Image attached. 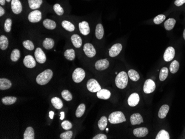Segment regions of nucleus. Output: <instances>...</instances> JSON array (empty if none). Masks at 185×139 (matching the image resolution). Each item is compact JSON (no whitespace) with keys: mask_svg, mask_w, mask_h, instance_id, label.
I'll return each instance as SVG.
<instances>
[{"mask_svg":"<svg viewBox=\"0 0 185 139\" xmlns=\"http://www.w3.org/2000/svg\"><path fill=\"white\" fill-rule=\"evenodd\" d=\"M96 95H97V97L99 99L107 100L108 99H109L111 96V93L107 89H101L99 91L97 92Z\"/></svg>","mask_w":185,"mask_h":139,"instance_id":"19","label":"nucleus"},{"mask_svg":"<svg viewBox=\"0 0 185 139\" xmlns=\"http://www.w3.org/2000/svg\"><path fill=\"white\" fill-rule=\"evenodd\" d=\"M35 58L39 63L43 64L46 61V55L41 48H37L35 52Z\"/></svg>","mask_w":185,"mask_h":139,"instance_id":"9","label":"nucleus"},{"mask_svg":"<svg viewBox=\"0 0 185 139\" xmlns=\"http://www.w3.org/2000/svg\"><path fill=\"white\" fill-rule=\"evenodd\" d=\"M166 18V16L164 15H159L155 17L154 19V22L156 24H159L163 22Z\"/></svg>","mask_w":185,"mask_h":139,"instance_id":"45","label":"nucleus"},{"mask_svg":"<svg viewBox=\"0 0 185 139\" xmlns=\"http://www.w3.org/2000/svg\"><path fill=\"white\" fill-rule=\"evenodd\" d=\"M24 139H35V132L33 129L32 127H28L26 129L23 134Z\"/></svg>","mask_w":185,"mask_h":139,"instance_id":"24","label":"nucleus"},{"mask_svg":"<svg viewBox=\"0 0 185 139\" xmlns=\"http://www.w3.org/2000/svg\"><path fill=\"white\" fill-rule=\"evenodd\" d=\"M17 101V98L15 97H6L2 98V103L6 105L13 104Z\"/></svg>","mask_w":185,"mask_h":139,"instance_id":"30","label":"nucleus"},{"mask_svg":"<svg viewBox=\"0 0 185 139\" xmlns=\"http://www.w3.org/2000/svg\"><path fill=\"white\" fill-rule=\"evenodd\" d=\"M53 77V72L50 70H45L39 74L36 78V81L39 85H46L50 81Z\"/></svg>","mask_w":185,"mask_h":139,"instance_id":"1","label":"nucleus"},{"mask_svg":"<svg viewBox=\"0 0 185 139\" xmlns=\"http://www.w3.org/2000/svg\"><path fill=\"white\" fill-rule=\"evenodd\" d=\"M109 62L108 59H100L95 63V67L98 70H107L109 67Z\"/></svg>","mask_w":185,"mask_h":139,"instance_id":"13","label":"nucleus"},{"mask_svg":"<svg viewBox=\"0 0 185 139\" xmlns=\"http://www.w3.org/2000/svg\"><path fill=\"white\" fill-rule=\"evenodd\" d=\"M128 83V76L126 72H121L118 74L115 78L116 87L119 89H123L127 87Z\"/></svg>","mask_w":185,"mask_h":139,"instance_id":"2","label":"nucleus"},{"mask_svg":"<svg viewBox=\"0 0 185 139\" xmlns=\"http://www.w3.org/2000/svg\"><path fill=\"white\" fill-rule=\"evenodd\" d=\"M11 9L12 12L16 15H18L22 11V5L19 0H12Z\"/></svg>","mask_w":185,"mask_h":139,"instance_id":"11","label":"nucleus"},{"mask_svg":"<svg viewBox=\"0 0 185 139\" xmlns=\"http://www.w3.org/2000/svg\"><path fill=\"white\" fill-rule=\"evenodd\" d=\"M64 57H66L68 61H73L75 59V51L73 49H70L67 50L64 52Z\"/></svg>","mask_w":185,"mask_h":139,"instance_id":"35","label":"nucleus"},{"mask_svg":"<svg viewBox=\"0 0 185 139\" xmlns=\"http://www.w3.org/2000/svg\"><path fill=\"white\" fill-rule=\"evenodd\" d=\"M87 89L89 92L92 93H96L101 89V87L99 83L95 79H90L87 82Z\"/></svg>","mask_w":185,"mask_h":139,"instance_id":"5","label":"nucleus"},{"mask_svg":"<svg viewBox=\"0 0 185 139\" xmlns=\"http://www.w3.org/2000/svg\"><path fill=\"white\" fill-rule=\"evenodd\" d=\"M176 22V21L174 18H169L164 23V27L167 31H170L174 28Z\"/></svg>","mask_w":185,"mask_h":139,"instance_id":"29","label":"nucleus"},{"mask_svg":"<svg viewBox=\"0 0 185 139\" xmlns=\"http://www.w3.org/2000/svg\"><path fill=\"white\" fill-rule=\"evenodd\" d=\"M128 76L132 81H139L140 75L139 73L134 70H130L128 72Z\"/></svg>","mask_w":185,"mask_h":139,"instance_id":"33","label":"nucleus"},{"mask_svg":"<svg viewBox=\"0 0 185 139\" xmlns=\"http://www.w3.org/2000/svg\"><path fill=\"white\" fill-rule=\"evenodd\" d=\"M108 129H108V128H106V130H107V132H108Z\"/></svg>","mask_w":185,"mask_h":139,"instance_id":"56","label":"nucleus"},{"mask_svg":"<svg viewBox=\"0 0 185 139\" xmlns=\"http://www.w3.org/2000/svg\"><path fill=\"white\" fill-rule=\"evenodd\" d=\"M108 124V119L107 118L106 116H102L100 118V120L98 121V127L99 128L100 130H104V129H105L107 128Z\"/></svg>","mask_w":185,"mask_h":139,"instance_id":"32","label":"nucleus"},{"mask_svg":"<svg viewBox=\"0 0 185 139\" xmlns=\"http://www.w3.org/2000/svg\"><path fill=\"white\" fill-rule=\"evenodd\" d=\"M6 0H0V4L1 6H4L5 4V1Z\"/></svg>","mask_w":185,"mask_h":139,"instance_id":"53","label":"nucleus"},{"mask_svg":"<svg viewBox=\"0 0 185 139\" xmlns=\"http://www.w3.org/2000/svg\"><path fill=\"white\" fill-rule=\"evenodd\" d=\"M23 46L26 49L29 50H34V48H35L33 43L30 40H27V41H23Z\"/></svg>","mask_w":185,"mask_h":139,"instance_id":"42","label":"nucleus"},{"mask_svg":"<svg viewBox=\"0 0 185 139\" xmlns=\"http://www.w3.org/2000/svg\"><path fill=\"white\" fill-rule=\"evenodd\" d=\"M109 121L112 124H120L126 121L123 113L121 112H112L109 116Z\"/></svg>","mask_w":185,"mask_h":139,"instance_id":"3","label":"nucleus"},{"mask_svg":"<svg viewBox=\"0 0 185 139\" xmlns=\"http://www.w3.org/2000/svg\"><path fill=\"white\" fill-rule=\"evenodd\" d=\"M180 67V64L178 61H174L171 63L170 66V70L171 73H176L178 71Z\"/></svg>","mask_w":185,"mask_h":139,"instance_id":"37","label":"nucleus"},{"mask_svg":"<svg viewBox=\"0 0 185 139\" xmlns=\"http://www.w3.org/2000/svg\"><path fill=\"white\" fill-rule=\"evenodd\" d=\"M107 139V136L102 134H98L96 136H95L92 139Z\"/></svg>","mask_w":185,"mask_h":139,"instance_id":"48","label":"nucleus"},{"mask_svg":"<svg viewBox=\"0 0 185 139\" xmlns=\"http://www.w3.org/2000/svg\"><path fill=\"white\" fill-rule=\"evenodd\" d=\"M23 64L24 66L28 68H33L36 66V62L31 55H27L23 59Z\"/></svg>","mask_w":185,"mask_h":139,"instance_id":"14","label":"nucleus"},{"mask_svg":"<svg viewBox=\"0 0 185 139\" xmlns=\"http://www.w3.org/2000/svg\"><path fill=\"white\" fill-rule=\"evenodd\" d=\"M12 23V22L11 19L10 18H7V19H6L4 24V30L6 32H10L11 31Z\"/></svg>","mask_w":185,"mask_h":139,"instance_id":"44","label":"nucleus"},{"mask_svg":"<svg viewBox=\"0 0 185 139\" xmlns=\"http://www.w3.org/2000/svg\"><path fill=\"white\" fill-rule=\"evenodd\" d=\"M54 41L53 39L47 38L43 42V46L46 50H50L53 48Z\"/></svg>","mask_w":185,"mask_h":139,"instance_id":"28","label":"nucleus"},{"mask_svg":"<svg viewBox=\"0 0 185 139\" xmlns=\"http://www.w3.org/2000/svg\"><path fill=\"white\" fill-rule=\"evenodd\" d=\"M11 1V0H6V1H7V2H10Z\"/></svg>","mask_w":185,"mask_h":139,"instance_id":"55","label":"nucleus"},{"mask_svg":"<svg viewBox=\"0 0 185 139\" xmlns=\"http://www.w3.org/2000/svg\"><path fill=\"white\" fill-rule=\"evenodd\" d=\"M43 24L44 27L46 28L48 30H54L56 27V23L54 22V21L51 20L50 19H46L44 20Z\"/></svg>","mask_w":185,"mask_h":139,"instance_id":"26","label":"nucleus"},{"mask_svg":"<svg viewBox=\"0 0 185 139\" xmlns=\"http://www.w3.org/2000/svg\"><path fill=\"white\" fill-rule=\"evenodd\" d=\"M85 110V105L84 104H81L78 106L75 112V115L77 118H81L84 114Z\"/></svg>","mask_w":185,"mask_h":139,"instance_id":"38","label":"nucleus"},{"mask_svg":"<svg viewBox=\"0 0 185 139\" xmlns=\"http://www.w3.org/2000/svg\"><path fill=\"white\" fill-rule=\"evenodd\" d=\"M140 101V97L138 93H134L131 94L127 100V103L129 106L134 107L138 104Z\"/></svg>","mask_w":185,"mask_h":139,"instance_id":"15","label":"nucleus"},{"mask_svg":"<svg viewBox=\"0 0 185 139\" xmlns=\"http://www.w3.org/2000/svg\"><path fill=\"white\" fill-rule=\"evenodd\" d=\"M61 94H62V97H63V98L64 100H66V101H72L73 99L72 94L70 93L68 90H63Z\"/></svg>","mask_w":185,"mask_h":139,"instance_id":"41","label":"nucleus"},{"mask_svg":"<svg viewBox=\"0 0 185 139\" xmlns=\"http://www.w3.org/2000/svg\"><path fill=\"white\" fill-rule=\"evenodd\" d=\"M4 14V10L1 6L0 7V16H2Z\"/></svg>","mask_w":185,"mask_h":139,"instance_id":"50","label":"nucleus"},{"mask_svg":"<svg viewBox=\"0 0 185 139\" xmlns=\"http://www.w3.org/2000/svg\"><path fill=\"white\" fill-rule=\"evenodd\" d=\"M156 88L155 83L152 79H147L144 85V92L146 94H150L154 92Z\"/></svg>","mask_w":185,"mask_h":139,"instance_id":"7","label":"nucleus"},{"mask_svg":"<svg viewBox=\"0 0 185 139\" xmlns=\"http://www.w3.org/2000/svg\"><path fill=\"white\" fill-rule=\"evenodd\" d=\"M64 118V112H61V118H60V119L61 120H63Z\"/></svg>","mask_w":185,"mask_h":139,"instance_id":"52","label":"nucleus"},{"mask_svg":"<svg viewBox=\"0 0 185 139\" xmlns=\"http://www.w3.org/2000/svg\"><path fill=\"white\" fill-rule=\"evenodd\" d=\"M20 51L17 49H15L12 50L11 54V59L13 62H17L20 58Z\"/></svg>","mask_w":185,"mask_h":139,"instance_id":"39","label":"nucleus"},{"mask_svg":"<svg viewBox=\"0 0 185 139\" xmlns=\"http://www.w3.org/2000/svg\"><path fill=\"white\" fill-rule=\"evenodd\" d=\"M169 74V70L167 67H163L160 70L159 79L161 81H164L166 79Z\"/></svg>","mask_w":185,"mask_h":139,"instance_id":"36","label":"nucleus"},{"mask_svg":"<svg viewBox=\"0 0 185 139\" xmlns=\"http://www.w3.org/2000/svg\"><path fill=\"white\" fill-rule=\"evenodd\" d=\"M8 46V40L4 35L0 37V48L2 50H6Z\"/></svg>","mask_w":185,"mask_h":139,"instance_id":"31","label":"nucleus"},{"mask_svg":"<svg viewBox=\"0 0 185 139\" xmlns=\"http://www.w3.org/2000/svg\"><path fill=\"white\" fill-rule=\"evenodd\" d=\"M72 136H73V132L72 131H67L61 134L60 135V138L62 139H70L72 138Z\"/></svg>","mask_w":185,"mask_h":139,"instance_id":"46","label":"nucleus"},{"mask_svg":"<svg viewBox=\"0 0 185 139\" xmlns=\"http://www.w3.org/2000/svg\"><path fill=\"white\" fill-rule=\"evenodd\" d=\"M28 4L32 10H36L41 7L42 4V0H28Z\"/></svg>","mask_w":185,"mask_h":139,"instance_id":"25","label":"nucleus"},{"mask_svg":"<svg viewBox=\"0 0 185 139\" xmlns=\"http://www.w3.org/2000/svg\"><path fill=\"white\" fill-rule=\"evenodd\" d=\"M149 130L147 128H136L134 130L133 134L137 138L145 137L148 134Z\"/></svg>","mask_w":185,"mask_h":139,"instance_id":"17","label":"nucleus"},{"mask_svg":"<svg viewBox=\"0 0 185 139\" xmlns=\"http://www.w3.org/2000/svg\"><path fill=\"white\" fill-rule=\"evenodd\" d=\"M62 26L66 30L69 32H73L75 30V26L68 21H63L62 22Z\"/></svg>","mask_w":185,"mask_h":139,"instance_id":"34","label":"nucleus"},{"mask_svg":"<svg viewBox=\"0 0 185 139\" xmlns=\"http://www.w3.org/2000/svg\"><path fill=\"white\" fill-rule=\"evenodd\" d=\"M71 41L74 46L75 48H79L81 47L82 45V39L81 37L78 35H73L71 37Z\"/></svg>","mask_w":185,"mask_h":139,"instance_id":"20","label":"nucleus"},{"mask_svg":"<svg viewBox=\"0 0 185 139\" xmlns=\"http://www.w3.org/2000/svg\"><path fill=\"white\" fill-rule=\"evenodd\" d=\"M28 19L31 23H37L42 19L41 12L39 10H35L30 12L28 15Z\"/></svg>","mask_w":185,"mask_h":139,"instance_id":"6","label":"nucleus"},{"mask_svg":"<svg viewBox=\"0 0 185 139\" xmlns=\"http://www.w3.org/2000/svg\"><path fill=\"white\" fill-rule=\"evenodd\" d=\"M12 86V83L10 80L6 78L0 79V89L1 90H6L10 89Z\"/></svg>","mask_w":185,"mask_h":139,"instance_id":"21","label":"nucleus"},{"mask_svg":"<svg viewBox=\"0 0 185 139\" xmlns=\"http://www.w3.org/2000/svg\"><path fill=\"white\" fill-rule=\"evenodd\" d=\"M51 103L54 108L57 109H61L63 106L62 100L58 97H54L52 98Z\"/></svg>","mask_w":185,"mask_h":139,"instance_id":"27","label":"nucleus"},{"mask_svg":"<svg viewBox=\"0 0 185 139\" xmlns=\"http://www.w3.org/2000/svg\"><path fill=\"white\" fill-rule=\"evenodd\" d=\"M156 139H169L170 136L167 132L165 130H161L158 132L156 137Z\"/></svg>","mask_w":185,"mask_h":139,"instance_id":"40","label":"nucleus"},{"mask_svg":"<svg viewBox=\"0 0 185 139\" xmlns=\"http://www.w3.org/2000/svg\"><path fill=\"white\" fill-rule=\"evenodd\" d=\"M170 107L167 105H164L160 108L158 113V116L160 119H164L169 111Z\"/></svg>","mask_w":185,"mask_h":139,"instance_id":"23","label":"nucleus"},{"mask_svg":"<svg viewBox=\"0 0 185 139\" xmlns=\"http://www.w3.org/2000/svg\"><path fill=\"white\" fill-rule=\"evenodd\" d=\"M123 46L120 43H116L114 44L111 47V48L109 50V54L110 57H115L117 55H118L120 52L122 50Z\"/></svg>","mask_w":185,"mask_h":139,"instance_id":"12","label":"nucleus"},{"mask_svg":"<svg viewBox=\"0 0 185 139\" xmlns=\"http://www.w3.org/2000/svg\"><path fill=\"white\" fill-rule=\"evenodd\" d=\"M85 76V71L81 68H78L74 70L72 74V78L75 83H79L83 81Z\"/></svg>","mask_w":185,"mask_h":139,"instance_id":"4","label":"nucleus"},{"mask_svg":"<svg viewBox=\"0 0 185 139\" xmlns=\"http://www.w3.org/2000/svg\"><path fill=\"white\" fill-rule=\"evenodd\" d=\"M79 29L81 34L84 35H87L90 33L89 23L87 21H83L79 23Z\"/></svg>","mask_w":185,"mask_h":139,"instance_id":"16","label":"nucleus"},{"mask_svg":"<svg viewBox=\"0 0 185 139\" xmlns=\"http://www.w3.org/2000/svg\"><path fill=\"white\" fill-rule=\"evenodd\" d=\"M184 4H185V0H176L175 1V4L178 7L181 6Z\"/></svg>","mask_w":185,"mask_h":139,"instance_id":"49","label":"nucleus"},{"mask_svg":"<svg viewBox=\"0 0 185 139\" xmlns=\"http://www.w3.org/2000/svg\"><path fill=\"white\" fill-rule=\"evenodd\" d=\"M175 55V49L172 47H169L164 53V59L166 62H170L174 59Z\"/></svg>","mask_w":185,"mask_h":139,"instance_id":"10","label":"nucleus"},{"mask_svg":"<svg viewBox=\"0 0 185 139\" xmlns=\"http://www.w3.org/2000/svg\"><path fill=\"white\" fill-rule=\"evenodd\" d=\"M143 121V117L139 113H135L130 116V122L132 125L141 124Z\"/></svg>","mask_w":185,"mask_h":139,"instance_id":"18","label":"nucleus"},{"mask_svg":"<svg viewBox=\"0 0 185 139\" xmlns=\"http://www.w3.org/2000/svg\"><path fill=\"white\" fill-rule=\"evenodd\" d=\"M104 28L101 23H99L96 25L95 28V36L96 38L101 39L104 36Z\"/></svg>","mask_w":185,"mask_h":139,"instance_id":"22","label":"nucleus"},{"mask_svg":"<svg viewBox=\"0 0 185 139\" xmlns=\"http://www.w3.org/2000/svg\"><path fill=\"white\" fill-rule=\"evenodd\" d=\"M61 126L63 129L66 130H69L70 129H72L73 125L72 123L69 121H63L61 124Z\"/></svg>","mask_w":185,"mask_h":139,"instance_id":"47","label":"nucleus"},{"mask_svg":"<svg viewBox=\"0 0 185 139\" xmlns=\"http://www.w3.org/2000/svg\"><path fill=\"white\" fill-rule=\"evenodd\" d=\"M54 112L53 111H50L49 113V115L50 119H53V116H54Z\"/></svg>","mask_w":185,"mask_h":139,"instance_id":"51","label":"nucleus"},{"mask_svg":"<svg viewBox=\"0 0 185 139\" xmlns=\"http://www.w3.org/2000/svg\"><path fill=\"white\" fill-rule=\"evenodd\" d=\"M53 9L56 13H57V15L59 16H62L63 15L64 10L59 4H55L53 6Z\"/></svg>","mask_w":185,"mask_h":139,"instance_id":"43","label":"nucleus"},{"mask_svg":"<svg viewBox=\"0 0 185 139\" xmlns=\"http://www.w3.org/2000/svg\"><path fill=\"white\" fill-rule=\"evenodd\" d=\"M85 55L89 58H92L96 55V50L94 46L90 43H86L83 47Z\"/></svg>","mask_w":185,"mask_h":139,"instance_id":"8","label":"nucleus"},{"mask_svg":"<svg viewBox=\"0 0 185 139\" xmlns=\"http://www.w3.org/2000/svg\"><path fill=\"white\" fill-rule=\"evenodd\" d=\"M183 35H184V39L185 40V29L184 30V34H183Z\"/></svg>","mask_w":185,"mask_h":139,"instance_id":"54","label":"nucleus"}]
</instances>
